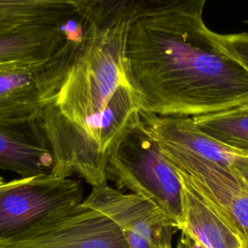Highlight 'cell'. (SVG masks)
<instances>
[{
    "mask_svg": "<svg viewBox=\"0 0 248 248\" xmlns=\"http://www.w3.org/2000/svg\"><path fill=\"white\" fill-rule=\"evenodd\" d=\"M204 0H136L125 60L140 111L197 118L248 107V68L204 23Z\"/></svg>",
    "mask_w": 248,
    "mask_h": 248,
    "instance_id": "6da1fadb",
    "label": "cell"
},
{
    "mask_svg": "<svg viewBox=\"0 0 248 248\" xmlns=\"http://www.w3.org/2000/svg\"><path fill=\"white\" fill-rule=\"evenodd\" d=\"M75 31L66 44L64 76L37 120L82 125L129 85L125 49L136 0H73ZM130 86V85H129Z\"/></svg>",
    "mask_w": 248,
    "mask_h": 248,
    "instance_id": "7a4b0ae2",
    "label": "cell"
},
{
    "mask_svg": "<svg viewBox=\"0 0 248 248\" xmlns=\"http://www.w3.org/2000/svg\"><path fill=\"white\" fill-rule=\"evenodd\" d=\"M139 120L137 97L126 85L115 92L101 113L82 125L36 121L52 154L50 174L62 178L75 174L91 187L108 184V160Z\"/></svg>",
    "mask_w": 248,
    "mask_h": 248,
    "instance_id": "3957f363",
    "label": "cell"
},
{
    "mask_svg": "<svg viewBox=\"0 0 248 248\" xmlns=\"http://www.w3.org/2000/svg\"><path fill=\"white\" fill-rule=\"evenodd\" d=\"M107 178L157 205L177 230L183 221V184L159 142L140 120L125 135L107 164Z\"/></svg>",
    "mask_w": 248,
    "mask_h": 248,
    "instance_id": "277c9868",
    "label": "cell"
},
{
    "mask_svg": "<svg viewBox=\"0 0 248 248\" xmlns=\"http://www.w3.org/2000/svg\"><path fill=\"white\" fill-rule=\"evenodd\" d=\"M79 180L39 174L0 184V244L15 239L54 212L84 200Z\"/></svg>",
    "mask_w": 248,
    "mask_h": 248,
    "instance_id": "5b68a950",
    "label": "cell"
},
{
    "mask_svg": "<svg viewBox=\"0 0 248 248\" xmlns=\"http://www.w3.org/2000/svg\"><path fill=\"white\" fill-rule=\"evenodd\" d=\"M175 169L224 224L248 245V191L232 170L194 154L161 145Z\"/></svg>",
    "mask_w": 248,
    "mask_h": 248,
    "instance_id": "8992f818",
    "label": "cell"
},
{
    "mask_svg": "<svg viewBox=\"0 0 248 248\" xmlns=\"http://www.w3.org/2000/svg\"><path fill=\"white\" fill-rule=\"evenodd\" d=\"M0 248H130L118 227L82 203L54 212Z\"/></svg>",
    "mask_w": 248,
    "mask_h": 248,
    "instance_id": "52a82bcc",
    "label": "cell"
},
{
    "mask_svg": "<svg viewBox=\"0 0 248 248\" xmlns=\"http://www.w3.org/2000/svg\"><path fill=\"white\" fill-rule=\"evenodd\" d=\"M81 203L109 218L130 248H173L171 239L177 228L163 210L142 197L106 184L92 187Z\"/></svg>",
    "mask_w": 248,
    "mask_h": 248,
    "instance_id": "ba28073f",
    "label": "cell"
},
{
    "mask_svg": "<svg viewBox=\"0 0 248 248\" xmlns=\"http://www.w3.org/2000/svg\"><path fill=\"white\" fill-rule=\"evenodd\" d=\"M56 54L45 62L0 64V125L34 123L60 79Z\"/></svg>",
    "mask_w": 248,
    "mask_h": 248,
    "instance_id": "9c48e42d",
    "label": "cell"
},
{
    "mask_svg": "<svg viewBox=\"0 0 248 248\" xmlns=\"http://www.w3.org/2000/svg\"><path fill=\"white\" fill-rule=\"evenodd\" d=\"M140 120L159 144L194 154L230 170L240 156H246L204 134L191 117L160 116L140 111Z\"/></svg>",
    "mask_w": 248,
    "mask_h": 248,
    "instance_id": "30bf717a",
    "label": "cell"
},
{
    "mask_svg": "<svg viewBox=\"0 0 248 248\" xmlns=\"http://www.w3.org/2000/svg\"><path fill=\"white\" fill-rule=\"evenodd\" d=\"M52 154L36 122L0 125V170L29 177L51 173Z\"/></svg>",
    "mask_w": 248,
    "mask_h": 248,
    "instance_id": "8fae6325",
    "label": "cell"
},
{
    "mask_svg": "<svg viewBox=\"0 0 248 248\" xmlns=\"http://www.w3.org/2000/svg\"><path fill=\"white\" fill-rule=\"evenodd\" d=\"M77 16L73 0H0V36L64 26Z\"/></svg>",
    "mask_w": 248,
    "mask_h": 248,
    "instance_id": "7c38bea8",
    "label": "cell"
},
{
    "mask_svg": "<svg viewBox=\"0 0 248 248\" xmlns=\"http://www.w3.org/2000/svg\"><path fill=\"white\" fill-rule=\"evenodd\" d=\"M181 181L183 221L179 231L203 248H239L238 237L183 178Z\"/></svg>",
    "mask_w": 248,
    "mask_h": 248,
    "instance_id": "4fadbf2b",
    "label": "cell"
},
{
    "mask_svg": "<svg viewBox=\"0 0 248 248\" xmlns=\"http://www.w3.org/2000/svg\"><path fill=\"white\" fill-rule=\"evenodd\" d=\"M68 32L64 26H42L0 36V64L45 62L64 46Z\"/></svg>",
    "mask_w": 248,
    "mask_h": 248,
    "instance_id": "5bb4252c",
    "label": "cell"
},
{
    "mask_svg": "<svg viewBox=\"0 0 248 248\" xmlns=\"http://www.w3.org/2000/svg\"><path fill=\"white\" fill-rule=\"evenodd\" d=\"M193 119L204 134L248 156V107Z\"/></svg>",
    "mask_w": 248,
    "mask_h": 248,
    "instance_id": "9a60e30c",
    "label": "cell"
},
{
    "mask_svg": "<svg viewBox=\"0 0 248 248\" xmlns=\"http://www.w3.org/2000/svg\"><path fill=\"white\" fill-rule=\"evenodd\" d=\"M224 46L248 68V33L221 35Z\"/></svg>",
    "mask_w": 248,
    "mask_h": 248,
    "instance_id": "2e32d148",
    "label": "cell"
},
{
    "mask_svg": "<svg viewBox=\"0 0 248 248\" xmlns=\"http://www.w3.org/2000/svg\"><path fill=\"white\" fill-rule=\"evenodd\" d=\"M232 172L242 187L248 191V156H240L232 165Z\"/></svg>",
    "mask_w": 248,
    "mask_h": 248,
    "instance_id": "e0dca14e",
    "label": "cell"
},
{
    "mask_svg": "<svg viewBox=\"0 0 248 248\" xmlns=\"http://www.w3.org/2000/svg\"><path fill=\"white\" fill-rule=\"evenodd\" d=\"M182 233V232H181ZM184 234V233H183ZM185 237H186V240H187V244H188V248H203L200 243H198L197 241L193 240L192 238H190L189 236H187L186 234H184Z\"/></svg>",
    "mask_w": 248,
    "mask_h": 248,
    "instance_id": "ac0fdd59",
    "label": "cell"
},
{
    "mask_svg": "<svg viewBox=\"0 0 248 248\" xmlns=\"http://www.w3.org/2000/svg\"><path fill=\"white\" fill-rule=\"evenodd\" d=\"M175 248H188V244H187V240L186 237L183 233H181V236L177 242V245Z\"/></svg>",
    "mask_w": 248,
    "mask_h": 248,
    "instance_id": "d6986e66",
    "label": "cell"
},
{
    "mask_svg": "<svg viewBox=\"0 0 248 248\" xmlns=\"http://www.w3.org/2000/svg\"><path fill=\"white\" fill-rule=\"evenodd\" d=\"M240 248H248V245H246V244L240 242Z\"/></svg>",
    "mask_w": 248,
    "mask_h": 248,
    "instance_id": "ffe728a7",
    "label": "cell"
},
{
    "mask_svg": "<svg viewBox=\"0 0 248 248\" xmlns=\"http://www.w3.org/2000/svg\"><path fill=\"white\" fill-rule=\"evenodd\" d=\"M4 181H5V180H4V178H3V177L0 175V184H1V183H3Z\"/></svg>",
    "mask_w": 248,
    "mask_h": 248,
    "instance_id": "44dd1931",
    "label": "cell"
},
{
    "mask_svg": "<svg viewBox=\"0 0 248 248\" xmlns=\"http://www.w3.org/2000/svg\"><path fill=\"white\" fill-rule=\"evenodd\" d=\"M239 248H240V247H239Z\"/></svg>",
    "mask_w": 248,
    "mask_h": 248,
    "instance_id": "7402d4cb",
    "label": "cell"
}]
</instances>
